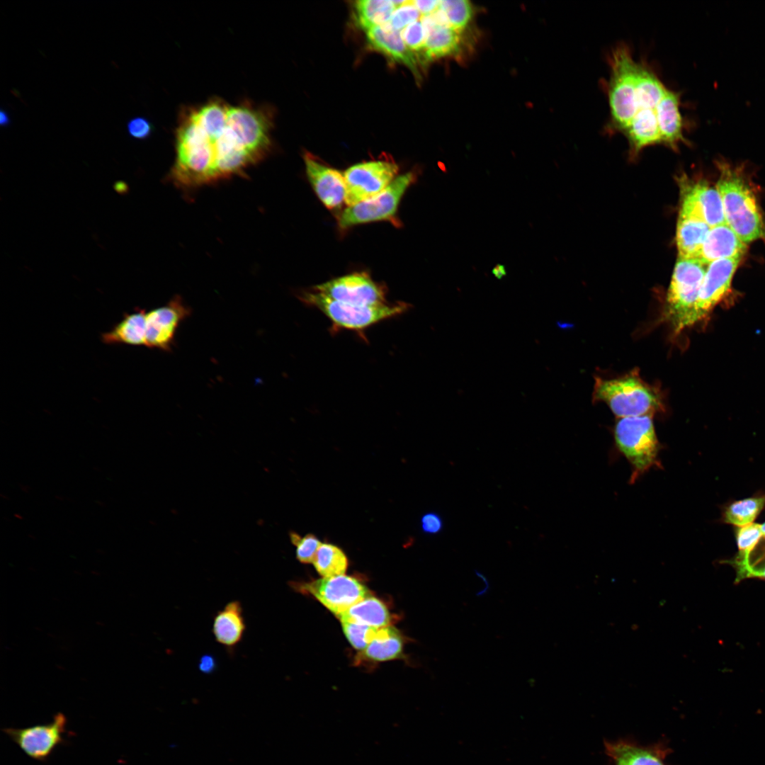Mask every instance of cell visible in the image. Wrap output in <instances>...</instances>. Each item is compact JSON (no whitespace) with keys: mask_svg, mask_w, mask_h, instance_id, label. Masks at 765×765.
I'll use <instances>...</instances> for the list:
<instances>
[{"mask_svg":"<svg viewBox=\"0 0 765 765\" xmlns=\"http://www.w3.org/2000/svg\"><path fill=\"white\" fill-rule=\"evenodd\" d=\"M290 585L295 590L312 595L336 616L370 596L365 585L345 574L306 583L293 582Z\"/></svg>","mask_w":765,"mask_h":765,"instance_id":"9c48e42d","label":"cell"},{"mask_svg":"<svg viewBox=\"0 0 765 765\" xmlns=\"http://www.w3.org/2000/svg\"><path fill=\"white\" fill-rule=\"evenodd\" d=\"M191 314V309L179 296L166 305L146 312L145 346L169 351L179 324Z\"/></svg>","mask_w":765,"mask_h":765,"instance_id":"5bb4252c","label":"cell"},{"mask_svg":"<svg viewBox=\"0 0 765 765\" xmlns=\"http://www.w3.org/2000/svg\"><path fill=\"white\" fill-rule=\"evenodd\" d=\"M593 401L606 403L620 418L653 416L664 412L661 390L642 379L638 369L611 379L595 378Z\"/></svg>","mask_w":765,"mask_h":765,"instance_id":"7a4b0ae2","label":"cell"},{"mask_svg":"<svg viewBox=\"0 0 765 765\" xmlns=\"http://www.w3.org/2000/svg\"><path fill=\"white\" fill-rule=\"evenodd\" d=\"M438 8L443 13L449 27L460 33L468 26L473 16V8L467 0H442Z\"/></svg>","mask_w":765,"mask_h":765,"instance_id":"1f68e13d","label":"cell"},{"mask_svg":"<svg viewBox=\"0 0 765 765\" xmlns=\"http://www.w3.org/2000/svg\"><path fill=\"white\" fill-rule=\"evenodd\" d=\"M613 437L617 448L631 465L630 482L660 465V446L652 416L618 419L613 429Z\"/></svg>","mask_w":765,"mask_h":765,"instance_id":"5b68a950","label":"cell"},{"mask_svg":"<svg viewBox=\"0 0 765 765\" xmlns=\"http://www.w3.org/2000/svg\"><path fill=\"white\" fill-rule=\"evenodd\" d=\"M679 215L699 218L710 227L725 222L722 203L717 188L706 182L681 181Z\"/></svg>","mask_w":765,"mask_h":765,"instance_id":"9a60e30c","label":"cell"},{"mask_svg":"<svg viewBox=\"0 0 765 765\" xmlns=\"http://www.w3.org/2000/svg\"><path fill=\"white\" fill-rule=\"evenodd\" d=\"M762 535L759 523H752L736 527L735 536L739 552H746L752 548L759 541Z\"/></svg>","mask_w":765,"mask_h":765,"instance_id":"8d00e7d4","label":"cell"},{"mask_svg":"<svg viewBox=\"0 0 765 765\" xmlns=\"http://www.w3.org/2000/svg\"><path fill=\"white\" fill-rule=\"evenodd\" d=\"M492 273L497 279H502L506 276V270L504 265L497 264L492 270Z\"/></svg>","mask_w":765,"mask_h":765,"instance_id":"b9f144b4","label":"cell"},{"mask_svg":"<svg viewBox=\"0 0 765 765\" xmlns=\"http://www.w3.org/2000/svg\"><path fill=\"white\" fill-rule=\"evenodd\" d=\"M623 133L634 155L647 146L661 143L656 109L638 110Z\"/></svg>","mask_w":765,"mask_h":765,"instance_id":"603a6c76","label":"cell"},{"mask_svg":"<svg viewBox=\"0 0 765 765\" xmlns=\"http://www.w3.org/2000/svg\"><path fill=\"white\" fill-rule=\"evenodd\" d=\"M312 290L331 300L354 305L387 303L385 288L366 273H353L317 285Z\"/></svg>","mask_w":765,"mask_h":765,"instance_id":"7c38bea8","label":"cell"},{"mask_svg":"<svg viewBox=\"0 0 765 765\" xmlns=\"http://www.w3.org/2000/svg\"><path fill=\"white\" fill-rule=\"evenodd\" d=\"M343 631L351 645L356 650H363L374 639L379 628L372 626L343 622Z\"/></svg>","mask_w":765,"mask_h":765,"instance_id":"836d02e7","label":"cell"},{"mask_svg":"<svg viewBox=\"0 0 765 765\" xmlns=\"http://www.w3.org/2000/svg\"><path fill=\"white\" fill-rule=\"evenodd\" d=\"M215 658L211 654H204L199 660L198 669L204 674H211L216 668Z\"/></svg>","mask_w":765,"mask_h":765,"instance_id":"60d3db41","label":"cell"},{"mask_svg":"<svg viewBox=\"0 0 765 765\" xmlns=\"http://www.w3.org/2000/svg\"><path fill=\"white\" fill-rule=\"evenodd\" d=\"M710 228L699 218L679 215L676 235L679 257L696 258Z\"/></svg>","mask_w":765,"mask_h":765,"instance_id":"cb8c5ba5","label":"cell"},{"mask_svg":"<svg viewBox=\"0 0 765 765\" xmlns=\"http://www.w3.org/2000/svg\"><path fill=\"white\" fill-rule=\"evenodd\" d=\"M760 526L762 533L765 535V522L762 524H760Z\"/></svg>","mask_w":765,"mask_h":765,"instance_id":"ee69618b","label":"cell"},{"mask_svg":"<svg viewBox=\"0 0 765 765\" xmlns=\"http://www.w3.org/2000/svg\"><path fill=\"white\" fill-rule=\"evenodd\" d=\"M298 298L305 305L321 311L332 322L333 332L347 329L362 334L368 327L401 315L412 307L404 302L354 306L331 300L312 289L302 291Z\"/></svg>","mask_w":765,"mask_h":765,"instance_id":"277c9868","label":"cell"},{"mask_svg":"<svg viewBox=\"0 0 765 765\" xmlns=\"http://www.w3.org/2000/svg\"><path fill=\"white\" fill-rule=\"evenodd\" d=\"M402 38L407 47L418 57L421 64H426L424 50L426 40V31L421 21L414 22L400 32Z\"/></svg>","mask_w":765,"mask_h":765,"instance_id":"d6a6232c","label":"cell"},{"mask_svg":"<svg viewBox=\"0 0 765 765\" xmlns=\"http://www.w3.org/2000/svg\"><path fill=\"white\" fill-rule=\"evenodd\" d=\"M397 172L395 163L381 160L349 167L344 174L346 188L345 203L351 206L378 194L396 178Z\"/></svg>","mask_w":765,"mask_h":765,"instance_id":"8fae6325","label":"cell"},{"mask_svg":"<svg viewBox=\"0 0 765 765\" xmlns=\"http://www.w3.org/2000/svg\"><path fill=\"white\" fill-rule=\"evenodd\" d=\"M421 21L426 31L424 50L426 63L459 53L461 45L460 33L450 27L437 24L432 14L423 16Z\"/></svg>","mask_w":765,"mask_h":765,"instance_id":"44dd1931","label":"cell"},{"mask_svg":"<svg viewBox=\"0 0 765 765\" xmlns=\"http://www.w3.org/2000/svg\"><path fill=\"white\" fill-rule=\"evenodd\" d=\"M747 249V244L726 223H723L710 228L696 259L708 266L719 259H742Z\"/></svg>","mask_w":765,"mask_h":765,"instance_id":"ac0fdd59","label":"cell"},{"mask_svg":"<svg viewBox=\"0 0 765 765\" xmlns=\"http://www.w3.org/2000/svg\"><path fill=\"white\" fill-rule=\"evenodd\" d=\"M126 128L128 135L137 140L147 139L153 132V125L150 121L141 116L130 118Z\"/></svg>","mask_w":765,"mask_h":765,"instance_id":"74e56055","label":"cell"},{"mask_svg":"<svg viewBox=\"0 0 765 765\" xmlns=\"http://www.w3.org/2000/svg\"><path fill=\"white\" fill-rule=\"evenodd\" d=\"M607 91L611 110L608 130L623 132L637 112L636 62L625 45L616 47L610 60Z\"/></svg>","mask_w":765,"mask_h":765,"instance_id":"8992f818","label":"cell"},{"mask_svg":"<svg viewBox=\"0 0 765 765\" xmlns=\"http://www.w3.org/2000/svg\"><path fill=\"white\" fill-rule=\"evenodd\" d=\"M606 750L616 765H665L657 752L628 742H606Z\"/></svg>","mask_w":765,"mask_h":765,"instance_id":"4316f807","label":"cell"},{"mask_svg":"<svg viewBox=\"0 0 765 765\" xmlns=\"http://www.w3.org/2000/svg\"><path fill=\"white\" fill-rule=\"evenodd\" d=\"M11 120L9 115L6 110H1L0 112V124L1 126H7L10 124Z\"/></svg>","mask_w":765,"mask_h":765,"instance_id":"7bdbcfd3","label":"cell"},{"mask_svg":"<svg viewBox=\"0 0 765 765\" xmlns=\"http://www.w3.org/2000/svg\"><path fill=\"white\" fill-rule=\"evenodd\" d=\"M764 507L765 494L736 500L724 506L722 521L735 527L744 526L752 523Z\"/></svg>","mask_w":765,"mask_h":765,"instance_id":"f546056e","label":"cell"},{"mask_svg":"<svg viewBox=\"0 0 765 765\" xmlns=\"http://www.w3.org/2000/svg\"><path fill=\"white\" fill-rule=\"evenodd\" d=\"M667 91V89L652 68L645 62H638L636 74L637 111L640 109L655 110Z\"/></svg>","mask_w":765,"mask_h":765,"instance_id":"484cf974","label":"cell"},{"mask_svg":"<svg viewBox=\"0 0 765 765\" xmlns=\"http://www.w3.org/2000/svg\"><path fill=\"white\" fill-rule=\"evenodd\" d=\"M402 647V639L398 630L387 626L378 630L374 639L363 650V654L372 661H387L400 656Z\"/></svg>","mask_w":765,"mask_h":765,"instance_id":"83f0119b","label":"cell"},{"mask_svg":"<svg viewBox=\"0 0 765 765\" xmlns=\"http://www.w3.org/2000/svg\"><path fill=\"white\" fill-rule=\"evenodd\" d=\"M420 525L424 533L431 535L441 532L443 528L442 518L435 512L424 514L421 518Z\"/></svg>","mask_w":765,"mask_h":765,"instance_id":"f35d334b","label":"cell"},{"mask_svg":"<svg viewBox=\"0 0 765 765\" xmlns=\"http://www.w3.org/2000/svg\"><path fill=\"white\" fill-rule=\"evenodd\" d=\"M246 628L243 608L237 600L228 602L213 617L212 632L215 639L230 652L242 641Z\"/></svg>","mask_w":765,"mask_h":765,"instance_id":"d6986e66","label":"cell"},{"mask_svg":"<svg viewBox=\"0 0 765 765\" xmlns=\"http://www.w3.org/2000/svg\"><path fill=\"white\" fill-rule=\"evenodd\" d=\"M271 113L249 103L230 106L219 98L188 108L176 135L171 181L192 188L243 175L271 147Z\"/></svg>","mask_w":765,"mask_h":765,"instance_id":"6da1fadb","label":"cell"},{"mask_svg":"<svg viewBox=\"0 0 765 765\" xmlns=\"http://www.w3.org/2000/svg\"><path fill=\"white\" fill-rule=\"evenodd\" d=\"M412 4L424 16L429 15L434 13L439 7L440 1L436 0H427V1H412Z\"/></svg>","mask_w":765,"mask_h":765,"instance_id":"ab89813d","label":"cell"},{"mask_svg":"<svg viewBox=\"0 0 765 765\" xmlns=\"http://www.w3.org/2000/svg\"><path fill=\"white\" fill-rule=\"evenodd\" d=\"M313 565L323 577L344 574L348 560L343 550L331 543H322L316 553Z\"/></svg>","mask_w":765,"mask_h":765,"instance_id":"4dcf8cb0","label":"cell"},{"mask_svg":"<svg viewBox=\"0 0 765 765\" xmlns=\"http://www.w3.org/2000/svg\"><path fill=\"white\" fill-rule=\"evenodd\" d=\"M726 224L745 244L765 237V225L751 188L742 176L727 165L720 168L717 183Z\"/></svg>","mask_w":765,"mask_h":765,"instance_id":"3957f363","label":"cell"},{"mask_svg":"<svg viewBox=\"0 0 765 765\" xmlns=\"http://www.w3.org/2000/svg\"><path fill=\"white\" fill-rule=\"evenodd\" d=\"M289 536L292 544L295 546L297 560L304 564L313 562L322 544L319 540L312 533L301 537L295 532H290Z\"/></svg>","mask_w":765,"mask_h":765,"instance_id":"e575fe53","label":"cell"},{"mask_svg":"<svg viewBox=\"0 0 765 765\" xmlns=\"http://www.w3.org/2000/svg\"><path fill=\"white\" fill-rule=\"evenodd\" d=\"M741 258L716 260L707 266L698 297L688 322V327L708 318L727 295Z\"/></svg>","mask_w":765,"mask_h":765,"instance_id":"4fadbf2b","label":"cell"},{"mask_svg":"<svg viewBox=\"0 0 765 765\" xmlns=\"http://www.w3.org/2000/svg\"><path fill=\"white\" fill-rule=\"evenodd\" d=\"M706 268L696 258L679 257L676 263L662 317L672 327L674 336L688 328Z\"/></svg>","mask_w":765,"mask_h":765,"instance_id":"52a82bcc","label":"cell"},{"mask_svg":"<svg viewBox=\"0 0 765 765\" xmlns=\"http://www.w3.org/2000/svg\"><path fill=\"white\" fill-rule=\"evenodd\" d=\"M395 8L393 1H357L354 4L355 21L359 28L366 31L387 23Z\"/></svg>","mask_w":765,"mask_h":765,"instance_id":"f1b7e54d","label":"cell"},{"mask_svg":"<svg viewBox=\"0 0 765 765\" xmlns=\"http://www.w3.org/2000/svg\"><path fill=\"white\" fill-rule=\"evenodd\" d=\"M145 336L146 312L135 309L133 312L125 313L109 331L101 334V339L108 345L144 346Z\"/></svg>","mask_w":765,"mask_h":765,"instance_id":"7402d4cb","label":"cell"},{"mask_svg":"<svg viewBox=\"0 0 765 765\" xmlns=\"http://www.w3.org/2000/svg\"><path fill=\"white\" fill-rule=\"evenodd\" d=\"M336 617L341 623H360L376 628L389 626L390 623V615L386 606L377 598L370 596Z\"/></svg>","mask_w":765,"mask_h":765,"instance_id":"d4e9b609","label":"cell"},{"mask_svg":"<svg viewBox=\"0 0 765 765\" xmlns=\"http://www.w3.org/2000/svg\"><path fill=\"white\" fill-rule=\"evenodd\" d=\"M419 172L411 171L397 177L378 194L348 206L338 220L341 229L371 222L392 220L407 188L417 181Z\"/></svg>","mask_w":765,"mask_h":765,"instance_id":"ba28073f","label":"cell"},{"mask_svg":"<svg viewBox=\"0 0 765 765\" xmlns=\"http://www.w3.org/2000/svg\"><path fill=\"white\" fill-rule=\"evenodd\" d=\"M420 18V12L412 4V1H405L403 4L395 8L389 24L392 29L400 30L419 21Z\"/></svg>","mask_w":765,"mask_h":765,"instance_id":"d590c367","label":"cell"},{"mask_svg":"<svg viewBox=\"0 0 765 765\" xmlns=\"http://www.w3.org/2000/svg\"><path fill=\"white\" fill-rule=\"evenodd\" d=\"M67 719L58 713L52 722L23 728L8 727L3 732L28 757L45 761L55 749L64 742Z\"/></svg>","mask_w":765,"mask_h":765,"instance_id":"30bf717a","label":"cell"},{"mask_svg":"<svg viewBox=\"0 0 765 765\" xmlns=\"http://www.w3.org/2000/svg\"><path fill=\"white\" fill-rule=\"evenodd\" d=\"M679 104V93L667 89L656 108L661 142L674 149L677 148L679 142L686 140Z\"/></svg>","mask_w":765,"mask_h":765,"instance_id":"ffe728a7","label":"cell"},{"mask_svg":"<svg viewBox=\"0 0 765 765\" xmlns=\"http://www.w3.org/2000/svg\"><path fill=\"white\" fill-rule=\"evenodd\" d=\"M304 160L307 178L322 203L329 209L341 206L346 192L344 176L310 154H305Z\"/></svg>","mask_w":765,"mask_h":765,"instance_id":"2e32d148","label":"cell"},{"mask_svg":"<svg viewBox=\"0 0 765 765\" xmlns=\"http://www.w3.org/2000/svg\"><path fill=\"white\" fill-rule=\"evenodd\" d=\"M366 32L368 45L372 49L380 52L392 61L404 64L412 71L416 80H421L419 59L405 45L399 30L392 29L388 22Z\"/></svg>","mask_w":765,"mask_h":765,"instance_id":"e0dca14e","label":"cell"}]
</instances>
